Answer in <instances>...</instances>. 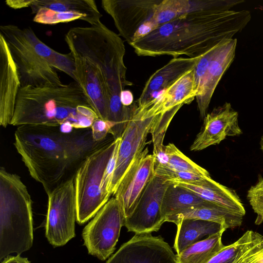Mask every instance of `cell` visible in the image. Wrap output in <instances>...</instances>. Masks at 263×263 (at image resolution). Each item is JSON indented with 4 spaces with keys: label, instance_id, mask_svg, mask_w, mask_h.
<instances>
[{
    "label": "cell",
    "instance_id": "cell-1",
    "mask_svg": "<svg viewBox=\"0 0 263 263\" xmlns=\"http://www.w3.org/2000/svg\"><path fill=\"white\" fill-rule=\"evenodd\" d=\"M240 0H197L188 12L130 44L139 56L200 57L231 39L250 22L249 11L231 10Z\"/></svg>",
    "mask_w": 263,
    "mask_h": 263
},
{
    "label": "cell",
    "instance_id": "cell-2",
    "mask_svg": "<svg viewBox=\"0 0 263 263\" xmlns=\"http://www.w3.org/2000/svg\"><path fill=\"white\" fill-rule=\"evenodd\" d=\"M114 139L95 141L91 127L64 133L59 126L24 125L15 130L14 145L30 176L48 195L75 177L90 154Z\"/></svg>",
    "mask_w": 263,
    "mask_h": 263
},
{
    "label": "cell",
    "instance_id": "cell-3",
    "mask_svg": "<svg viewBox=\"0 0 263 263\" xmlns=\"http://www.w3.org/2000/svg\"><path fill=\"white\" fill-rule=\"evenodd\" d=\"M98 118L74 81L59 86L21 87L10 125L59 126L69 123L82 129L91 127Z\"/></svg>",
    "mask_w": 263,
    "mask_h": 263
},
{
    "label": "cell",
    "instance_id": "cell-4",
    "mask_svg": "<svg viewBox=\"0 0 263 263\" xmlns=\"http://www.w3.org/2000/svg\"><path fill=\"white\" fill-rule=\"evenodd\" d=\"M16 64L21 87L59 86L64 84L57 70L74 80V60L71 52L59 53L43 43L30 27L0 26Z\"/></svg>",
    "mask_w": 263,
    "mask_h": 263
},
{
    "label": "cell",
    "instance_id": "cell-5",
    "mask_svg": "<svg viewBox=\"0 0 263 263\" xmlns=\"http://www.w3.org/2000/svg\"><path fill=\"white\" fill-rule=\"evenodd\" d=\"M65 41L73 55L88 59L101 70L109 93V109L122 108L121 92L133 85L126 78L122 39L100 21L89 27L70 28Z\"/></svg>",
    "mask_w": 263,
    "mask_h": 263
},
{
    "label": "cell",
    "instance_id": "cell-6",
    "mask_svg": "<svg viewBox=\"0 0 263 263\" xmlns=\"http://www.w3.org/2000/svg\"><path fill=\"white\" fill-rule=\"evenodd\" d=\"M32 200L21 177L0 168V260L33 244Z\"/></svg>",
    "mask_w": 263,
    "mask_h": 263
},
{
    "label": "cell",
    "instance_id": "cell-7",
    "mask_svg": "<svg viewBox=\"0 0 263 263\" xmlns=\"http://www.w3.org/2000/svg\"><path fill=\"white\" fill-rule=\"evenodd\" d=\"M117 139L112 140L90 154L75 176L77 222L83 224L96 215L109 200L103 194L102 182L107 163Z\"/></svg>",
    "mask_w": 263,
    "mask_h": 263
},
{
    "label": "cell",
    "instance_id": "cell-8",
    "mask_svg": "<svg viewBox=\"0 0 263 263\" xmlns=\"http://www.w3.org/2000/svg\"><path fill=\"white\" fill-rule=\"evenodd\" d=\"M158 115L156 114L150 102L140 106L136 102L133 103L130 118L121 137L111 186V195L115 193L129 166L144 149L147 135Z\"/></svg>",
    "mask_w": 263,
    "mask_h": 263
},
{
    "label": "cell",
    "instance_id": "cell-9",
    "mask_svg": "<svg viewBox=\"0 0 263 263\" xmlns=\"http://www.w3.org/2000/svg\"><path fill=\"white\" fill-rule=\"evenodd\" d=\"M47 195L45 235L54 247L62 246L75 236L77 216L75 177L60 184Z\"/></svg>",
    "mask_w": 263,
    "mask_h": 263
},
{
    "label": "cell",
    "instance_id": "cell-10",
    "mask_svg": "<svg viewBox=\"0 0 263 263\" xmlns=\"http://www.w3.org/2000/svg\"><path fill=\"white\" fill-rule=\"evenodd\" d=\"M125 218L115 197L110 199L84 228L82 237L88 253L101 260L116 249Z\"/></svg>",
    "mask_w": 263,
    "mask_h": 263
},
{
    "label": "cell",
    "instance_id": "cell-11",
    "mask_svg": "<svg viewBox=\"0 0 263 263\" xmlns=\"http://www.w3.org/2000/svg\"><path fill=\"white\" fill-rule=\"evenodd\" d=\"M170 184L154 175L143 191L132 213L125 219L124 227L135 234L157 232L165 222L161 206L165 192Z\"/></svg>",
    "mask_w": 263,
    "mask_h": 263
},
{
    "label": "cell",
    "instance_id": "cell-12",
    "mask_svg": "<svg viewBox=\"0 0 263 263\" xmlns=\"http://www.w3.org/2000/svg\"><path fill=\"white\" fill-rule=\"evenodd\" d=\"M106 263H177V256L161 236L135 234Z\"/></svg>",
    "mask_w": 263,
    "mask_h": 263
},
{
    "label": "cell",
    "instance_id": "cell-13",
    "mask_svg": "<svg viewBox=\"0 0 263 263\" xmlns=\"http://www.w3.org/2000/svg\"><path fill=\"white\" fill-rule=\"evenodd\" d=\"M160 0H102L101 6L113 20L119 35L129 44L138 29L151 21Z\"/></svg>",
    "mask_w": 263,
    "mask_h": 263
},
{
    "label": "cell",
    "instance_id": "cell-14",
    "mask_svg": "<svg viewBox=\"0 0 263 263\" xmlns=\"http://www.w3.org/2000/svg\"><path fill=\"white\" fill-rule=\"evenodd\" d=\"M155 160L146 147L127 169L114 195L122 214L128 217L133 212L146 186L154 177Z\"/></svg>",
    "mask_w": 263,
    "mask_h": 263
},
{
    "label": "cell",
    "instance_id": "cell-15",
    "mask_svg": "<svg viewBox=\"0 0 263 263\" xmlns=\"http://www.w3.org/2000/svg\"><path fill=\"white\" fill-rule=\"evenodd\" d=\"M200 132L191 146L192 151H198L219 144L227 137L242 134L238 123V114L230 103L215 108L204 118Z\"/></svg>",
    "mask_w": 263,
    "mask_h": 263
},
{
    "label": "cell",
    "instance_id": "cell-16",
    "mask_svg": "<svg viewBox=\"0 0 263 263\" xmlns=\"http://www.w3.org/2000/svg\"><path fill=\"white\" fill-rule=\"evenodd\" d=\"M72 55L75 65L74 81L82 89L98 117L108 121L109 96L101 70L88 59L77 55Z\"/></svg>",
    "mask_w": 263,
    "mask_h": 263
},
{
    "label": "cell",
    "instance_id": "cell-17",
    "mask_svg": "<svg viewBox=\"0 0 263 263\" xmlns=\"http://www.w3.org/2000/svg\"><path fill=\"white\" fill-rule=\"evenodd\" d=\"M236 39H225L215 47L196 97L200 117L204 119L214 92L234 59Z\"/></svg>",
    "mask_w": 263,
    "mask_h": 263
},
{
    "label": "cell",
    "instance_id": "cell-18",
    "mask_svg": "<svg viewBox=\"0 0 263 263\" xmlns=\"http://www.w3.org/2000/svg\"><path fill=\"white\" fill-rule=\"evenodd\" d=\"M20 87L16 64L5 39L0 34V125L3 127L11 124Z\"/></svg>",
    "mask_w": 263,
    "mask_h": 263
},
{
    "label": "cell",
    "instance_id": "cell-19",
    "mask_svg": "<svg viewBox=\"0 0 263 263\" xmlns=\"http://www.w3.org/2000/svg\"><path fill=\"white\" fill-rule=\"evenodd\" d=\"M200 57L196 58H173L156 70L146 82L142 91L136 101L141 105L155 98L188 71L195 68Z\"/></svg>",
    "mask_w": 263,
    "mask_h": 263
},
{
    "label": "cell",
    "instance_id": "cell-20",
    "mask_svg": "<svg viewBox=\"0 0 263 263\" xmlns=\"http://www.w3.org/2000/svg\"><path fill=\"white\" fill-rule=\"evenodd\" d=\"M187 190L210 202L219 205L243 216L246 211L234 190L213 180L211 177L194 182H171Z\"/></svg>",
    "mask_w": 263,
    "mask_h": 263
},
{
    "label": "cell",
    "instance_id": "cell-21",
    "mask_svg": "<svg viewBox=\"0 0 263 263\" xmlns=\"http://www.w3.org/2000/svg\"><path fill=\"white\" fill-rule=\"evenodd\" d=\"M243 216L219 205L206 201L202 205L185 210L177 214L168 216L165 222L176 224L184 219H201L220 224L224 228L234 229L240 227Z\"/></svg>",
    "mask_w": 263,
    "mask_h": 263
},
{
    "label": "cell",
    "instance_id": "cell-22",
    "mask_svg": "<svg viewBox=\"0 0 263 263\" xmlns=\"http://www.w3.org/2000/svg\"><path fill=\"white\" fill-rule=\"evenodd\" d=\"M177 231L174 248L177 254L201 240L216 234L224 228L220 224L204 220L184 219L177 224Z\"/></svg>",
    "mask_w": 263,
    "mask_h": 263
},
{
    "label": "cell",
    "instance_id": "cell-23",
    "mask_svg": "<svg viewBox=\"0 0 263 263\" xmlns=\"http://www.w3.org/2000/svg\"><path fill=\"white\" fill-rule=\"evenodd\" d=\"M197 93L193 68L161 91V112H165L179 105L190 103L196 98Z\"/></svg>",
    "mask_w": 263,
    "mask_h": 263
},
{
    "label": "cell",
    "instance_id": "cell-24",
    "mask_svg": "<svg viewBox=\"0 0 263 263\" xmlns=\"http://www.w3.org/2000/svg\"><path fill=\"white\" fill-rule=\"evenodd\" d=\"M41 8L59 12H77L84 15L90 25L100 21L102 15L93 0H34L30 6L32 13L35 14Z\"/></svg>",
    "mask_w": 263,
    "mask_h": 263
},
{
    "label": "cell",
    "instance_id": "cell-25",
    "mask_svg": "<svg viewBox=\"0 0 263 263\" xmlns=\"http://www.w3.org/2000/svg\"><path fill=\"white\" fill-rule=\"evenodd\" d=\"M263 242V235L249 230L237 241L224 246L207 263H240Z\"/></svg>",
    "mask_w": 263,
    "mask_h": 263
},
{
    "label": "cell",
    "instance_id": "cell-26",
    "mask_svg": "<svg viewBox=\"0 0 263 263\" xmlns=\"http://www.w3.org/2000/svg\"><path fill=\"white\" fill-rule=\"evenodd\" d=\"M206 201L196 194L170 183L163 196L162 215L165 222V219L168 216L202 205Z\"/></svg>",
    "mask_w": 263,
    "mask_h": 263
},
{
    "label": "cell",
    "instance_id": "cell-27",
    "mask_svg": "<svg viewBox=\"0 0 263 263\" xmlns=\"http://www.w3.org/2000/svg\"><path fill=\"white\" fill-rule=\"evenodd\" d=\"M226 230H222L177 254V263H207L225 246L222 236Z\"/></svg>",
    "mask_w": 263,
    "mask_h": 263
},
{
    "label": "cell",
    "instance_id": "cell-28",
    "mask_svg": "<svg viewBox=\"0 0 263 263\" xmlns=\"http://www.w3.org/2000/svg\"><path fill=\"white\" fill-rule=\"evenodd\" d=\"M197 0H160L151 21L158 27L188 12Z\"/></svg>",
    "mask_w": 263,
    "mask_h": 263
},
{
    "label": "cell",
    "instance_id": "cell-29",
    "mask_svg": "<svg viewBox=\"0 0 263 263\" xmlns=\"http://www.w3.org/2000/svg\"><path fill=\"white\" fill-rule=\"evenodd\" d=\"M165 151L168 157V162L165 166L168 168L211 177L208 171L186 157L174 144L169 143L165 146Z\"/></svg>",
    "mask_w": 263,
    "mask_h": 263
},
{
    "label": "cell",
    "instance_id": "cell-30",
    "mask_svg": "<svg viewBox=\"0 0 263 263\" xmlns=\"http://www.w3.org/2000/svg\"><path fill=\"white\" fill-rule=\"evenodd\" d=\"M182 106H176L158 115L150 132L152 135L154 156L165 150V146L163 144L165 134L172 119Z\"/></svg>",
    "mask_w": 263,
    "mask_h": 263
},
{
    "label": "cell",
    "instance_id": "cell-31",
    "mask_svg": "<svg viewBox=\"0 0 263 263\" xmlns=\"http://www.w3.org/2000/svg\"><path fill=\"white\" fill-rule=\"evenodd\" d=\"M77 20L86 21L84 15L72 12H59L47 8H40L35 14L33 21L34 22L45 24L54 25L60 23H67Z\"/></svg>",
    "mask_w": 263,
    "mask_h": 263
},
{
    "label": "cell",
    "instance_id": "cell-32",
    "mask_svg": "<svg viewBox=\"0 0 263 263\" xmlns=\"http://www.w3.org/2000/svg\"><path fill=\"white\" fill-rule=\"evenodd\" d=\"M154 175L165 179L169 182H194L209 177L193 173L174 170L165 165L159 164H155Z\"/></svg>",
    "mask_w": 263,
    "mask_h": 263
},
{
    "label": "cell",
    "instance_id": "cell-33",
    "mask_svg": "<svg viewBox=\"0 0 263 263\" xmlns=\"http://www.w3.org/2000/svg\"><path fill=\"white\" fill-rule=\"evenodd\" d=\"M247 198L254 213L257 215L255 223L259 225L263 222V178L247 192Z\"/></svg>",
    "mask_w": 263,
    "mask_h": 263
},
{
    "label": "cell",
    "instance_id": "cell-34",
    "mask_svg": "<svg viewBox=\"0 0 263 263\" xmlns=\"http://www.w3.org/2000/svg\"><path fill=\"white\" fill-rule=\"evenodd\" d=\"M120 141L121 138L117 139V142L107 163L103 177L102 182V192L104 195L108 199L111 195V186L113 175L116 167Z\"/></svg>",
    "mask_w": 263,
    "mask_h": 263
},
{
    "label": "cell",
    "instance_id": "cell-35",
    "mask_svg": "<svg viewBox=\"0 0 263 263\" xmlns=\"http://www.w3.org/2000/svg\"><path fill=\"white\" fill-rule=\"evenodd\" d=\"M113 125L110 122L99 118L96 119L91 126L93 139L96 141L106 139Z\"/></svg>",
    "mask_w": 263,
    "mask_h": 263
},
{
    "label": "cell",
    "instance_id": "cell-36",
    "mask_svg": "<svg viewBox=\"0 0 263 263\" xmlns=\"http://www.w3.org/2000/svg\"><path fill=\"white\" fill-rule=\"evenodd\" d=\"M34 0H7L6 4L13 9L30 7Z\"/></svg>",
    "mask_w": 263,
    "mask_h": 263
},
{
    "label": "cell",
    "instance_id": "cell-37",
    "mask_svg": "<svg viewBox=\"0 0 263 263\" xmlns=\"http://www.w3.org/2000/svg\"><path fill=\"white\" fill-rule=\"evenodd\" d=\"M120 101L124 106H129L133 104L134 97L129 90H123L120 94Z\"/></svg>",
    "mask_w": 263,
    "mask_h": 263
},
{
    "label": "cell",
    "instance_id": "cell-38",
    "mask_svg": "<svg viewBox=\"0 0 263 263\" xmlns=\"http://www.w3.org/2000/svg\"><path fill=\"white\" fill-rule=\"evenodd\" d=\"M1 263H30V261L27 258L17 255V256L8 255L4 258Z\"/></svg>",
    "mask_w": 263,
    "mask_h": 263
},
{
    "label": "cell",
    "instance_id": "cell-39",
    "mask_svg": "<svg viewBox=\"0 0 263 263\" xmlns=\"http://www.w3.org/2000/svg\"><path fill=\"white\" fill-rule=\"evenodd\" d=\"M59 127L60 131L64 133H71L75 129L69 123H63L62 124L60 125Z\"/></svg>",
    "mask_w": 263,
    "mask_h": 263
},
{
    "label": "cell",
    "instance_id": "cell-40",
    "mask_svg": "<svg viewBox=\"0 0 263 263\" xmlns=\"http://www.w3.org/2000/svg\"><path fill=\"white\" fill-rule=\"evenodd\" d=\"M259 145L261 150L263 152V135L261 137L259 142Z\"/></svg>",
    "mask_w": 263,
    "mask_h": 263
},
{
    "label": "cell",
    "instance_id": "cell-41",
    "mask_svg": "<svg viewBox=\"0 0 263 263\" xmlns=\"http://www.w3.org/2000/svg\"><path fill=\"white\" fill-rule=\"evenodd\" d=\"M256 263H263V259L257 262Z\"/></svg>",
    "mask_w": 263,
    "mask_h": 263
}]
</instances>
